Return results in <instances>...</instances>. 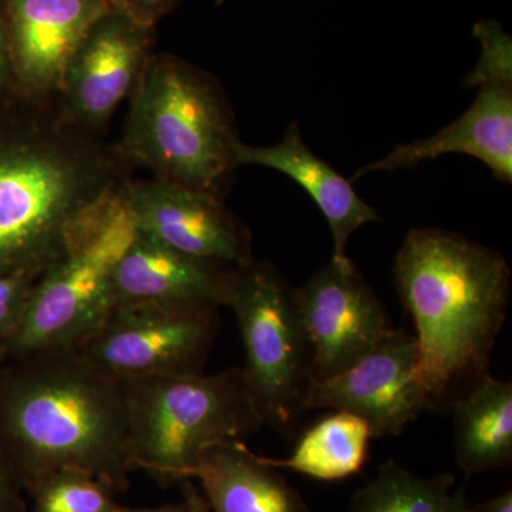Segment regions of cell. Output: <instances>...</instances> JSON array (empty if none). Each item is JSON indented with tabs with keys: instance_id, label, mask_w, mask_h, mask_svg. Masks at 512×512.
<instances>
[{
	"instance_id": "1",
	"label": "cell",
	"mask_w": 512,
	"mask_h": 512,
	"mask_svg": "<svg viewBox=\"0 0 512 512\" xmlns=\"http://www.w3.org/2000/svg\"><path fill=\"white\" fill-rule=\"evenodd\" d=\"M0 448L23 490L59 468H77L126 491L131 460L126 387L79 350L0 365Z\"/></svg>"
},
{
	"instance_id": "2",
	"label": "cell",
	"mask_w": 512,
	"mask_h": 512,
	"mask_svg": "<svg viewBox=\"0 0 512 512\" xmlns=\"http://www.w3.org/2000/svg\"><path fill=\"white\" fill-rule=\"evenodd\" d=\"M131 168L62 93L36 96L22 133L0 147V276L43 272L74 220L124 187Z\"/></svg>"
},
{
	"instance_id": "3",
	"label": "cell",
	"mask_w": 512,
	"mask_h": 512,
	"mask_svg": "<svg viewBox=\"0 0 512 512\" xmlns=\"http://www.w3.org/2000/svg\"><path fill=\"white\" fill-rule=\"evenodd\" d=\"M393 272L413 318L421 375L433 403L463 380L487 375L510 298L504 256L454 232L413 229Z\"/></svg>"
},
{
	"instance_id": "4",
	"label": "cell",
	"mask_w": 512,
	"mask_h": 512,
	"mask_svg": "<svg viewBox=\"0 0 512 512\" xmlns=\"http://www.w3.org/2000/svg\"><path fill=\"white\" fill-rule=\"evenodd\" d=\"M241 143L220 83L173 55L148 57L130 93L120 153L153 178L224 197Z\"/></svg>"
},
{
	"instance_id": "5",
	"label": "cell",
	"mask_w": 512,
	"mask_h": 512,
	"mask_svg": "<svg viewBox=\"0 0 512 512\" xmlns=\"http://www.w3.org/2000/svg\"><path fill=\"white\" fill-rule=\"evenodd\" d=\"M124 187L74 220L59 254L37 278L3 363L79 350L106 322L114 308V272L137 232Z\"/></svg>"
},
{
	"instance_id": "6",
	"label": "cell",
	"mask_w": 512,
	"mask_h": 512,
	"mask_svg": "<svg viewBox=\"0 0 512 512\" xmlns=\"http://www.w3.org/2000/svg\"><path fill=\"white\" fill-rule=\"evenodd\" d=\"M123 382L133 466L163 484L190 480L208 448L244 441L262 426L238 367L215 375L148 376Z\"/></svg>"
},
{
	"instance_id": "7",
	"label": "cell",
	"mask_w": 512,
	"mask_h": 512,
	"mask_svg": "<svg viewBox=\"0 0 512 512\" xmlns=\"http://www.w3.org/2000/svg\"><path fill=\"white\" fill-rule=\"evenodd\" d=\"M227 308L237 316L247 356L242 372L262 424L289 433L308 412L315 382L295 288L274 265L255 259L239 266Z\"/></svg>"
},
{
	"instance_id": "8",
	"label": "cell",
	"mask_w": 512,
	"mask_h": 512,
	"mask_svg": "<svg viewBox=\"0 0 512 512\" xmlns=\"http://www.w3.org/2000/svg\"><path fill=\"white\" fill-rule=\"evenodd\" d=\"M476 36L481 57L467 83L480 90L470 109L434 136L397 146L382 160L360 168L353 180L370 173L407 170L457 153L480 160L501 183H512V43L494 22L478 23Z\"/></svg>"
},
{
	"instance_id": "9",
	"label": "cell",
	"mask_w": 512,
	"mask_h": 512,
	"mask_svg": "<svg viewBox=\"0 0 512 512\" xmlns=\"http://www.w3.org/2000/svg\"><path fill=\"white\" fill-rule=\"evenodd\" d=\"M217 329L218 313L127 303L114 306L79 352L120 380L195 375L210 356Z\"/></svg>"
},
{
	"instance_id": "10",
	"label": "cell",
	"mask_w": 512,
	"mask_h": 512,
	"mask_svg": "<svg viewBox=\"0 0 512 512\" xmlns=\"http://www.w3.org/2000/svg\"><path fill=\"white\" fill-rule=\"evenodd\" d=\"M434 407L421 375L412 333L392 329L372 352L338 376L315 380L306 410L348 412L365 420L377 437L399 436Z\"/></svg>"
},
{
	"instance_id": "11",
	"label": "cell",
	"mask_w": 512,
	"mask_h": 512,
	"mask_svg": "<svg viewBox=\"0 0 512 512\" xmlns=\"http://www.w3.org/2000/svg\"><path fill=\"white\" fill-rule=\"evenodd\" d=\"M295 302L311 345L315 380L345 372L393 329L379 296L350 258L330 259L295 288Z\"/></svg>"
},
{
	"instance_id": "12",
	"label": "cell",
	"mask_w": 512,
	"mask_h": 512,
	"mask_svg": "<svg viewBox=\"0 0 512 512\" xmlns=\"http://www.w3.org/2000/svg\"><path fill=\"white\" fill-rule=\"evenodd\" d=\"M124 197L137 231L170 248L235 266L255 261L251 232L220 197L158 178L128 181Z\"/></svg>"
},
{
	"instance_id": "13",
	"label": "cell",
	"mask_w": 512,
	"mask_h": 512,
	"mask_svg": "<svg viewBox=\"0 0 512 512\" xmlns=\"http://www.w3.org/2000/svg\"><path fill=\"white\" fill-rule=\"evenodd\" d=\"M153 33L114 8L94 22L64 74L62 97L74 119L101 133L151 56Z\"/></svg>"
},
{
	"instance_id": "14",
	"label": "cell",
	"mask_w": 512,
	"mask_h": 512,
	"mask_svg": "<svg viewBox=\"0 0 512 512\" xmlns=\"http://www.w3.org/2000/svg\"><path fill=\"white\" fill-rule=\"evenodd\" d=\"M239 266L198 258L137 231L114 272V306L150 302L218 313L228 305Z\"/></svg>"
},
{
	"instance_id": "15",
	"label": "cell",
	"mask_w": 512,
	"mask_h": 512,
	"mask_svg": "<svg viewBox=\"0 0 512 512\" xmlns=\"http://www.w3.org/2000/svg\"><path fill=\"white\" fill-rule=\"evenodd\" d=\"M110 8V0H6L3 23L23 92L62 93L77 47Z\"/></svg>"
},
{
	"instance_id": "16",
	"label": "cell",
	"mask_w": 512,
	"mask_h": 512,
	"mask_svg": "<svg viewBox=\"0 0 512 512\" xmlns=\"http://www.w3.org/2000/svg\"><path fill=\"white\" fill-rule=\"evenodd\" d=\"M237 163L272 168L308 192L332 232L333 261L349 258L346 247L353 232L369 222L380 221L379 214L357 195L352 183L306 146L296 123L289 124L284 138L274 146H248L241 141Z\"/></svg>"
},
{
	"instance_id": "17",
	"label": "cell",
	"mask_w": 512,
	"mask_h": 512,
	"mask_svg": "<svg viewBox=\"0 0 512 512\" xmlns=\"http://www.w3.org/2000/svg\"><path fill=\"white\" fill-rule=\"evenodd\" d=\"M191 478L200 481L211 512H311L302 495L244 441L208 448Z\"/></svg>"
},
{
	"instance_id": "18",
	"label": "cell",
	"mask_w": 512,
	"mask_h": 512,
	"mask_svg": "<svg viewBox=\"0 0 512 512\" xmlns=\"http://www.w3.org/2000/svg\"><path fill=\"white\" fill-rule=\"evenodd\" d=\"M456 461L467 476L512 461V383L484 375L453 404Z\"/></svg>"
},
{
	"instance_id": "19",
	"label": "cell",
	"mask_w": 512,
	"mask_h": 512,
	"mask_svg": "<svg viewBox=\"0 0 512 512\" xmlns=\"http://www.w3.org/2000/svg\"><path fill=\"white\" fill-rule=\"evenodd\" d=\"M373 439L369 424L355 414L336 412L306 431L288 458L261 457L274 468H288L316 480H343L359 473Z\"/></svg>"
},
{
	"instance_id": "20",
	"label": "cell",
	"mask_w": 512,
	"mask_h": 512,
	"mask_svg": "<svg viewBox=\"0 0 512 512\" xmlns=\"http://www.w3.org/2000/svg\"><path fill=\"white\" fill-rule=\"evenodd\" d=\"M456 477L441 474L436 477H419L399 466L396 461H386L372 481L356 491L350 510L352 512H444L448 498L453 493Z\"/></svg>"
},
{
	"instance_id": "21",
	"label": "cell",
	"mask_w": 512,
	"mask_h": 512,
	"mask_svg": "<svg viewBox=\"0 0 512 512\" xmlns=\"http://www.w3.org/2000/svg\"><path fill=\"white\" fill-rule=\"evenodd\" d=\"M33 512H123L103 480L77 468H59L35 478L25 488Z\"/></svg>"
},
{
	"instance_id": "22",
	"label": "cell",
	"mask_w": 512,
	"mask_h": 512,
	"mask_svg": "<svg viewBox=\"0 0 512 512\" xmlns=\"http://www.w3.org/2000/svg\"><path fill=\"white\" fill-rule=\"evenodd\" d=\"M42 272L0 276V365L5 362L10 343L18 335L30 295Z\"/></svg>"
},
{
	"instance_id": "23",
	"label": "cell",
	"mask_w": 512,
	"mask_h": 512,
	"mask_svg": "<svg viewBox=\"0 0 512 512\" xmlns=\"http://www.w3.org/2000/svg\"><path fill=\"white\" fill-rule=\"evenodd\" d=\"M177 2L178 0H110V5L140 25L154 28L158 20L175 8Z\"/></svg>"
},
{
	"instance_id": "24",
	"label": "cell",
	"mask_w": 512,
	"mask_h": 512,
	"mask_svg": "<svg viewBox=\"0 0 512 512\" xmlns=\"http://www.w3.org/2000/svg\"><path fill=\"white\" fill-rule=\"evenodd\" d=\"M23 485L0 448V512H26Z\"/></svg>"
},
{
	"instance_id": "25",
	"label": "cell",
	"mask_w": 512,
	"mask_h": 512,
	"mask_svg": "<svg viewBox=\"0 0 512 512\" xmlns=\"http://www.w3.org/2000/svg\"><path fill=\"white\" fill-rule=\"evenodd\" d=\"M183 484V500L180 503L165 504V512H208L204 495L197 490L190 480L181 481Z\"/></svg>"
},
{
	"instance_id": "26",
	"label": "cell",
	"mask_w": 512,
	"mask_h": 512,
	"mask_svg": "<svg viewBox=\"0 0 512 512\" xmlns=\"http://www.w3.org/2000/svg\"><path fill=\"white\" fill-rule=\"evenodd\" d=\"M471 512H512V491L471 507Z\"/></svg>"
},
{
	"instance_id": "27",
	"label": "cell",
	"mask_w": 512,
	"mask_h": 512,
	"mask_svg": "<svg viewBox=\"0 0 512 512\" xmlns=\"http://www.w3.org/2000/svg\"><path fill=\"white\" fill-rule=\"evenodd\" d=\"M444 512H471V505L468 504L466 487L464 485L457 488V490H453L450 498H448L447 507Z\"/></svg>"
},
{
	"instance_id": "28",
	"label": "cell",
	"mask_w": 512,
	"mask_h": 512,
	"mask_svg": "<svg viewBox=\"0 0 512 512\" xmlns=\"http://www.w3.org/2000/svg\"><path fill=\"white\" fill-rule=\"evenodd\" d=\"M9 62H12V59H10L8 33H6L3 18H0V80L8 72Z\"/></svg>"
},
{
	"instance_id": "29",
	"label": "cell",
	"mask_w": 512,
	"mask_h": 512,
	"mask_svg": "<svg viewBox=\"0 0 512 512\" xmlns=\"http://www.w3.org/2000/svg\"><path fill=\"white\" fill-rule=\"evenodd\" d=\"M6 0H0V6H5ZM2 18V16H0Z\"/></svg>"
},
{
	"instance_id": "30",
	"label": "cell",
	"mask_w": 512,
	"mask_h": 512,
	"mask_svg": "<svg viewBox=\"0 0 512 512\" xmlns=\"http://www.w3.org/2000/svg\"><path fill=\"white\" fill-rule=\"evenodd\" d=\"M225 0H217L218 5H221V3H224Z\"/></svg>"
},
{
	"instance_id": "31",
	"label": "cell",
	"mask_w": 512,
	"mask_h": 512,
	"mask_svg": "<svg viewBox=\"0 0 512 512\" xmlns=\"http://www.w3.org/2000/svg\"><path fill=\"white\" fill-rule=\"evenodd\" d=\"M208 512H211V510H210V511H208Z\"/></svg>"
}]
</instances>
